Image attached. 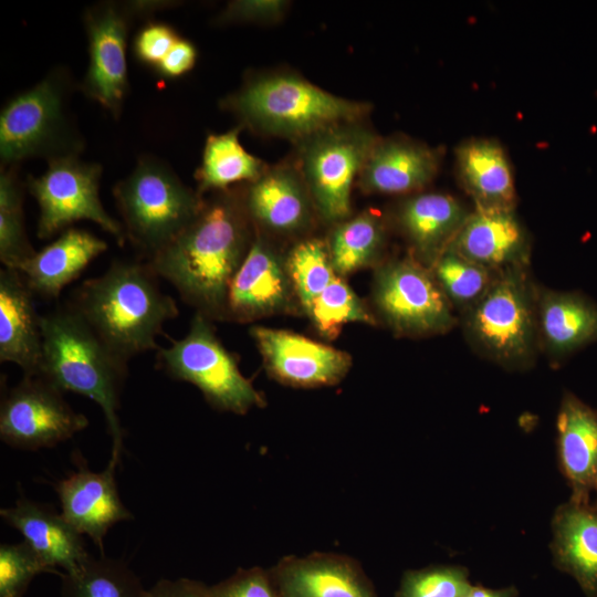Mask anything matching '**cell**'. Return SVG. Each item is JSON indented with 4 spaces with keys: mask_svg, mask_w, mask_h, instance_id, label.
<instances>
[{
    "mask_svg": "<svg viewBox=\"0 0 597 597\" xmlns=\"http://www.w3.org/2000/svg\"><path fill=\"white\" fill-rule=\"evenodd\" d=\"M71 80L55 69L12 97L0 114L1 167L34 157L78 156L84 142L67 108Z\"/></svg>",
    "mask_w": 597,
    "mask_h": 597,
    "instance_id": "cell-7",
    "label": "cell"
},
{
    "mask_svg": "<svg viewBox=\"0 0 597 597\" xmlns=\"http://www.w3.org/2000/svg\"><path fill=\"white\" fill-rule=\"evenodd\" d=\"M210 597H279L268 569L259 566L238 568L227 579L209 586Z\"/></svg>",
    "mask_w": 597,
    "mask_h": 597,
    "instance_id": "cell-38",
    "label": "cell"
},
{
    "mask_svg": "<svg viewBox=\"0 0 597 597\" xmlns=\"http://www.w3.org/2000/svg\"><path fill=\"white\" fill-rule=\"evenodd\" d=\"M54 574L23 541L0 546V597H23L32 579Z\"/></svg>",
    "mask_w": 597,
    "mask_h": 597,
    "instance_id": "cell-37",
    "label": "cell"
},
{
    "mask_svg": "<svg viewBox=\"0 0 597 597\" xmlns=\"http://www.w3.org/2000/svg\"><path fill=\"white\" fill-rule=\"evenodd\" d=\"M144 597H210L209 586L190 578L160 579Z\"/></svg>",
    "mask_w": 597,
    "mask_h": 597,
    "instance_id": "cell-42",
    "label": "cell"
},
{
    "mask_svg": "<svg viewBox=\"0 0 597 597\" xmlns=\"http://www.w3.org/2000/svg\"><path fill=\"white\" fill-rule=\"evenodd\" d=\"M379 138L362 121L338 124L295 143L298 169L324 222L334 226L350 217L353 186Z\"/></svg>",
    "mask_w": 597,
    "mask_h": 597,
    "instance_id": "cell-8",
    "label": "cell"
},
{
    "mask_svg": "<svg viewBox=\"0 0 597 597\" xmlns=\"http://www.w3.org/2000/svg\"><path fill=\"white\" fill-rule=\"evenodd\" d=\"M537 290L527 266L498 272L486 292L463 312L469 343L504 368H528L540 346Z\"/></svg>",
    "mask_w": 597,
    "mask_h": 597,
    "instance_id": "cell-5",
    "label": "cell"
},
{
    "mask_svg": "<svg viewBox=\"0 0 597 597\" xmlns=\"http://www.w3.org/2000/svg\"><path fill=\"white\" fill-rule=\"evenodd\" d=\"M449 248L493 272L527 266L531 254L514 209L474 207Z\"/></svg>",
    "mask_w": 597,
    "mask_h": 597,
    "instance_id": "cell-19",
    "label": "cell"
},
{
    "mask_svg": "<svg viewBox=\"0 0 597 597\" xmlns=\"http://www.w3.org/2000/svg\"><path fill=\"white\" fill-rule=\"evenodd\" d=\"M88 426L63 392L36 376H24L6 391L0 406V438L23 450L51 448Z\"/></svg>",
    "mask_w": 597,
    "mask_h": 597,
    "instance_id": "cell-12",
    "label": "cell"
},
{
    "mask_svg": "<svg viewBox=\"0 0 597 597\" xmlns=\"http://www.w3.org/2000/svg\"><path fill=\"white\" fill-rule=\"evenodd\" d=\"M452 306L462 312L472 306L489 289L493 272L448 248L430 269Z\"/></svg>",
    "mask_w": 597,
    "mask_h": 597,
    "instance_id": "cell-34",
    "label": "cell"
},
{
    "mask_svg": "<svg viewBox=\"0 0 597 597\" xmlns=\"http://www.w3.org/2000/svg\"><path fill=\"white\" fill-rule=\"evenodd\" d=\"M147 262L117 260L83 282L67 302L121 360L158 348L166 322L177 317L176 301L164 293Z\"/></svg>",
    "mask_w": 597,
    "mask_h": 597,
    "instance_id": "cell-2",
    "label": "cell"
},
{
    "mask_svg": "<svg viewBox=\"0 0 597 597\" xmlns=\"http://www.w3.org/2000/svg\"><path fill=\"white\" fill-rule=\"evenodd\" d=\"M48 163L41 176L27 179V188L40 209L38 238L49 239L76 221L88 220L122 245L126 240L124 227L106 212L98 196L102 166L83 161L78 156L57 157Z\"/></svg>",
    "mask_w": 597,
    "mask_h": 597,
    "instance_id": "cell-10",
    "label": "cell"
},
{
    "mask_svg": "<svg viewBox=\"0 0 597 597\" xmlns=\"http://www.w3.org/2000/svg\"><path fill=\"white\" fill-rule=\"evenodd\" d=\"M113 195L126 239L147 260L171 242L199 213L205 199L187 187L170 166L142 156Z\"/></svg>",
    "mask_w": 597,
    "mask_h": 597,
    "instance_id": "cell-6",
    "label": "cell"
},
{
    "mask_svg": "<svg viewBox=\"0 0 597 597\" xmlns=\"http://www.w3.org/2000/svg\"><path fill=\"white\" fill-rule=\"evenodd\" d=\"M557 452L561 470L574 501H589L597 490V410L570 392L557 415Z\"/></svg>",
    "mask_w": 597,
    "mask_h": 597,
    "instance_id": "cell-24",
    "label": "cell"
},
{
    "mask_svg": "<svg viewBox=\"0 0 597 597\" xmlns=\"http://www.w3.org/2000/svg\"><path fill=\"white\" fill-rule=\"evenodd\" d=\"M268 373L297 388L338 384L349 371L352 357L344 350L284 329H250Z\"/></svg>",
    "mask_w": 597,
    "mask_h": 597,
    "instance_id": "cell-14",
    "label": "cell"
},
{
    "mask_svg": "<svg viewBox=\"0 0 597 597\" xmlns=\"http://www.w3.org/2000/svg\"><path fill=\"white\" fill-rule=\"evenodd\" d=\"M386 238V224L373 210L334 224L326 242L335 273L343 277L376 263L385 249Z\"/></svg>",
    "mask_w": 597,
    "mask_h": 597,
    "instance_id": "cell-30",
    "label": "cell"
},
{
    "mask_svg": "<svg viewBox=\"0 0 597 597\" xmlns=\"http://www.w3.org/2000/svg\"><path fill=\"white\" fill-rule=\"evenodd\" d=\"M240 127L207 137L201 165L196 172L197 192L224 191L239 182H253L268 166L248 153L239 140Z\"/></svg>",
    "mask_w": 597,
    "mask_h": 597,
    "instance_id": "cell-29",
    "label": "cell"
},
{
    "mask_svg": "<svg viewBox=\"0 0 597 597\" xmlns=\"http://www.w3.org/2000/svg\"><path fill=\"white\" fill-rule=\"evenodd\" d=\"M441 153L406 137H380L358 177L365 193L413 195L437 176Z\"/></svg>",
    "mask_w": 597,
    "mask_h": 597,
    "instance_id": "cell-20",
    "label": "cell"
},
{
    "mask_svg": "<svg viewBox=\"0 0 597 597\" xmlns=\"http://www.w3.org/2000/svg\"><path fill=\"white\" fill-rule=\"evenodd\" d=\"M157 357L166 374L196 386L214 409L244 415L265 405L263 394L241 374L237 358L203 314L196 312L188 333L159 348Z\"/></svg>",
    "mask_w": 597,
    "mask_h": 597,
    "instance_id": "cell-9",
    "label": "cell"
},
{
    "mask_svg": "<svg viewBox=\"0 0 597 597\" xmlns=\"http://www.w3.org/2000/svg\"><path fill=\"white\" fill-rule=\"evenodd\" d=\"M196 59L195 45L180 38L156 69L163 76L178 77L193 67Z\"/></svg>",
    "mask_w": 597,
    "mask_h": 597,
    "instance_id": "cell-41",
    "label": "cell"
},
{
    "mask_svg": "<svg viewBox=\"0 0 597 597\" xmlns=\"http://www.w3.org/2000/svg\"><path fill=\"white\" fill-rule=\"evenodd\" d=\"M294 295L285 259L261 232L255 231L231 281L226 318L244 323L285 312L292 306Z\"/></svg>",
    "mask_w": 597,
    "mask_h": 597,
    "instance_id": "cell-15",
    "label": "cell"
},
{
    "mask_svg": "<svg viewBox=\"0 0 597 597\" xmlns=\"http://www.w3.org/2000/svg\"><path fill=\"white\" fill-rule=\"evenodd\" d=\"M23 186L15 166L1 167L0 174V261L15 269L35 254L24 224Z\"/></svg>",
    "mask_w": 597,
    "mask_h": 597,
    "instance_id": "cell-32",
    "label": "cell"
},
{
    "mask_svg": "<svg viewBox=\"0 0 597 597\" xmlns=\"http://www.w3.org/2000/svg\"><path fill=\"white\" fill-rule=\"evenodd\" d=\"M596 492H597V490H596ZM596 506H597V502H596Z\"/></svg>",
    "mask_w": 597,
    "mask_h": 597,
    "instance_id": "cell-44",
    "label": "cell"
},
{
    "mask_svg": "<svg viewBox=\"0 0 597 597\" xmlns=\"http://www.w3.org/2000/svg\"><path fill=\"white\" fill-rule=\"evenodd\" d=\"M179 39L171 27L151 22L138 32L134 51L139 61L156 67Z\"/></svg>",
    "mask_w": 597,
    "mask_h": 597,
    "instance_id": "cell-40",
    "label": "cell"
},
{
    "mask_svg": "<svg viewBox=\"0 0 597 597\" xmlns=\"http://www.w3.org/2000/svg\"><path fill=\"white\" fill-rule=\"evenodd\" d=\"M285 265L295 296L305 313L337 275L331 261L327 242L317 238L298 241L290 250Z\"/></svg>",
    "mask_w": 597,
    "mask_h": 597,
    "instance_id": "cell-33",
    "label": "cell"
},
{
    "mask_svg": "<svg viewBox=\"0 0 597 597\" xmlns=\"http://www.w3.org/2000/svg\"><path fill=\"white\" fill-rule=\"evenodd\" d=\"M555 566L572 575L588 597H597V506L569 499L552 520Z\"/></svg>",
    "mask_w": 597,
    "mask_h": 597,
    "instance_id": "cell-26",
    "label": "cell"
},
{
    "mask_svg": "<svg viewBox=\"0 0 597 597\" xmlns=\"http://www.w3.org/2000/svg\"><path fill=\"white\" fill-rule=\"evenodd\" d=\"M540 346L561 362L597 342V304L579 292L537 290Z\"/></svg>",
    "mask_w": 597,
    "mask_h": 597,
    "instance_id": "cell-25",
    "label": "cell"
},
{
    "mask_svg": "<svg viewBox=\"0 0 597 597\" xmlns=\"http://www.w3.org/2000/svg\"><path fill=\"white\" fill-rule=\"evenodd\" d=\"M471 586L464 567L429 566L405 572L395 597H465Z\"/></svg>",
    "mask_w": 597,
    "mask_h": 597,
    "instance_id": "cell-36",
    "label": "cell"
},
{
    "mask_svg": "<svg viewBox=\"0 0 597 597\" xmlns=\"http://www.w3.org/2000/svg\"><path fill=\"white\" fill-rule=\"evenodd\" d=\"M470 211L451 195L420 191L398 203L395 220L412 258L431 269L450 247Z\"/></svg>",
    "mask_w": 597,
    "mask_h": 597,
    "instance_id": "cell-21",
    "label": "cell"
},
{
    "mask_svg": "<svg viewBox=\"0 0 597 597\" xmlns=\"http://www.w3.org/2000/svg\"><path fill=\"white\" fill-rule=\"evenodd\" d=\"M373 298L386 324L404 336L442 334L457 323L453 306L431 270L412 256L378 268Z\"/></svg>",
    "mask_w": 597,
    "mask_h": 597,
    "instance_id": "cell-11",
    "label": "cell"
},
{
    "mask_svg": "<svg viewBox=\"0 0 597 597\" xmlns=\"http://www.w3.org/2000/svg\"><path fill=\"white\" fill-rule=\"evenodd\" d=\"M461 185L475 207L514 209L516 191L512 167L502 145L491 138H473L455 149Z\"/></svg>",
    "mask_w": 597,
    "mask_h": 597,
    "instance_id": "cell-28",
    "label": "cell"
},
{
    "mask_svg": "<svg viewBox=\"0 0 597 597\" xmlns=\"http://www.w3.org/2000/svg\"><path fill=\"white\" fill-rule=\"evenodd\" d=\"M41 332L42 357L36 377L101 407L112 438L111 459L119 462L124 430L118 410L128 364L113 354L69 303L41 315Z\"/></svg>",
    "mask_w": 597,
    "mask_h": 597,
    "instance_id": "cell-3",
    "label": "cell"
},
{
    "mask_svg": "<svg viewBox=\"0 0 597 597\" xmlns=\"http://www.w3.org/2000/svg\"><path fill=\"white\" fill-rule=\"evenodd\" d=\"M139 577L123 561L90 556L81 568L61 577L60 597H144Z\"/></svg>",
    "mask_w": 597,
    "mask_h": 597,
    "instance_id": "cell-31",
    "label": "cell"
},
{
    "mask_svg": "<svg viewBox=\"0 0 597 597\" xmlns=\"http://www.w3.org/2000/svg\"><path fill=\"white\" fill-rule=\"evenodd\" d=\"M134 17L130 1H103L84 12L90 61L80 87L114 117L119 116L128 88L126 42Z\"/></svg>",
    "mask_w": 597,
    "mask_h": 597,
    "instance_id": "cell-13",
    "label": "cell"
},
{
    "mask_svg": "<svg viewBox=\"0 0 597 597\" xmlns=\"http://www.w3.org/2000/svg\"><path fill=\"white\" fill-rule=\"evenodd\" d=\"M117 464L109 459L102 472L82 465L55 484L62 516L78 534L88 536L102 555L108 530L118 522L133 519L117 491Z\"/></svg>",
    "mask_w": 597,
    "mask_h": 597,
    "instance_id": "cell-18",
    "label": "cell"
},
{
    "mask_svg": "<svg viewBox=\"0 0 597 597\" xmlns=\"http://www.w3.org/2000/svg\"><path fill=\"white\" fill-rule=\"evenodd\" d=\"M268 572L279 597H377L359 563L346 555L284 556Z\"/></svg>",
    "mask_w": 597,
    "mask_h": 597,
    "instance_id": "cell-17",
    "label": "cell"
},
{
    "mask_svg": "<svg viewBox=\"0 0 597 597\" xmlns=\"http://www.w3.org/2000/svg\"><path fill=\"white\" fill-rule=\"evenodd\" d=\"M0 515L60 577L77 572L91 556L82 535L48 505L21 496L14 505L1 509Z\"/></svg>",
    "mask_w": 597,
    "mask_h": 597,
    "instance_id": "cell-22",
    "label": "cell"
},
{
    "mask_svg": "<svg viewBox=\"0 0 597 597\" xmlns=\"http://www.w3.org/2000/svg\"><path fill=\"white\" fill-rule=\"evenodd\" d=\"M253 224L239 192L205 199L197 217L147 260L197 313L226 320L229 287L253 241Z\"/></svg>",
    "mask_w": 597,
    "mask_h": 597,
    "instance_id": "cell-1",
    "label": "cell"
},
{
    "mask_svg": "<svg viewBox=\"0 0 597 597\" xmlns=\"http://www.w3.org/2000/svg\"><path fill=\"white\" fill-rule=\"evenodd\" d=\"M517 590L514 587L503 589H490L481 586H471L465 597H516Z\"/></svg>",
    "mask_w": 597,
    "mask_h": 597,
    "instance_id": "cell-43",
    "label": "cell"
},
{
    "mask_svg": "<svg viewBox=\"0 0 597 597\" xmlns=\"http://www.w3.org/2000/svg\"><path fill=\"white\" fill-rule=\"evenodd\" d=\"M240 195L253 227L263 232L300 235L312 228L317 217L297 164L268 166Z\"/></svg>",
    "mask_w": 597,
    "mask_h": 597,
    "instance_id": "cell-16",
    "label": "cell"
},
{
    "mask_svg": "<svg viewBox=\"0 0 597 597\" xmlns=\"http://www.w3.org/2000/svg\"><path fill=\"white\" fill-rule=\"evenodd\" d=\"M107 250V242L90 231L69 228L19 268L30 290L56 298L84 269Z\"/></svg>",
    "mask_w": 597,
    "mask_h": 597,
    "instance_id": "cell-27",
    "label": "cell"
},
{
    "mask_svg": "<svg viewBox=\"0 0 597 597\" xmlns=\"http://www.w3.org/2000/svg\"><path fill=\"white\" fill-rule=\"evenodd\" d=\"M22 274L0 271V360L18 365L24 376H36L42 357L41 315Z\"/></svg>",
    "mask_w": 597,
    "mask_h": 597,
    "instance_id": "cell-23",
    "label": "cell"
},
{
    "mask_svg": "<svg viewBox=\"0 0 597 597\" xmlns=\"http://www.w3.org/2000/svg\"><path fill=\"white\" fill-rule=\"evenodd\" d=\"M242 125L294 143L325 128L364 121L370 105L334 95L289 73L250 78L224 101Z\"/></svg>",
    "mask_w": 597,
    "mask_h": 597,
    "instance_id": "cell-4",
    "label": "cell"
},
{
    "mask_svg": "<svg viewBox=\"0 0 597 597\" xmlns=\"http://www.w3.org/2000/svg\"><path fill=\"white\" fill-rule=\"evenodd\" d=\"M289 7L282 0H237L228 3L216 19L217 23H271L279 21Z\"/></svg>",
    "mask_w": 597,
    "mask_h": 597,
    "instance_id": "cell-39",
    "label": "cell"
},
{
    "mask_svg": "<svg viewBox=\"0 0 597 597\" xmlns=\"http://www.w3.org/2000/svg\"><path fill=\"white\" fill-rule=\"evenodd\" d=\"M306 315L316 331L329 339L336 337L345 324H376L364 302L338 275L315 298Z\"/></svg>",
    "mask_w": 597,
    "mask_h": 597,
    "instance_id": "cell-35",
    "label": "cell"
}]
</instances>
